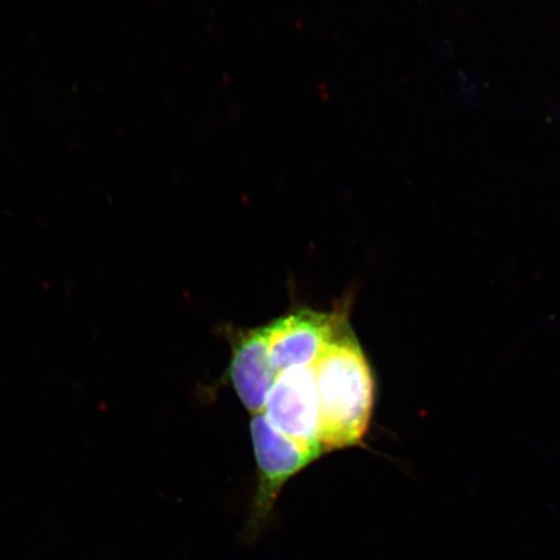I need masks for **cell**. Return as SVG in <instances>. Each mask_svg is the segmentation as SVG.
I'll return each mask as SVG.
<instances>
[{
	"label": "cell",
	"mask_w": 560,
	"mask_h": 560,
	"mask_svg": "<svg viewBox=\"0 0 560 560\" xmlns=\"http://www.w3.org/2000/svg\"><path fill=\"white\" fill-rule=\"evenodd\" d=\"M252 441L258 468V485L248 521V540L260 536L287 481L313 464L320 454L300 446L280 433L262 415L250 423Z\"/></svg>",
	"instance_id": "7a4b0ae2"
},
{
	"label": "cell",
	"mask_w": 560,
	"mask_h": 560,
	"mask_svg": "<svg viewBox=\"0 0 560 560\" xmlns=\"http://www.w3.org/2000/svg\"><path fill=\"white\" fill-rule=\"evenodd\" d=\"M313 369L322 447L327 453L361 445L373 417L375 381L347 311H339L331 339Z\"/></svg>",
	"instance_id": "6da1fadb"
},
{
	"label": "cell",
	"mask_w": 560,
	"mask_h": 560,
	"mask_svg": "<svg viewBox=\"0 0 560 560\" xmlns=\"http://www.w3.org/2000/svg\"><path fill=\"white\" fill-rule=\"evenodd\" d=\"M229 374L245 408L262 415L278 376L270 362L268 326L236 335Z\"/></svg>",
	"instance_id": "5b68a950"
},
{
	"label": "cell",
	"mask_w": 560,
	"mask_h": 560,
	"mask_svg": "<svg viewBox=\"0 0 560 560\" xmlns=\"http://www.w3.org/2000/svg\"><path fill=\"white\" fill-rule=\"evenodd\" d=\"M264 416L284 436L305 450L326 452L319 438V408L313 366L282 371L266 400Z\"/></svg>",
	"instance_id": "3957f363"
},
{
	"label": "cell",
	"mask_w": 560,
	"mask_h": 560,
	"mask_svg": "<svg viewBox=\"0 0 560 560\" xmlns=\"http://www.w3.org/2000/svg\"><path fill=\"white\" fill-rule=\"evenodd\" d=\"M339 311L320 313L299 311L268 325L272 368L282 373L298 366H313L335 330Z\"/></svg>",
	"instance_id": "277c9868"
}]
</instances>
